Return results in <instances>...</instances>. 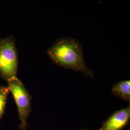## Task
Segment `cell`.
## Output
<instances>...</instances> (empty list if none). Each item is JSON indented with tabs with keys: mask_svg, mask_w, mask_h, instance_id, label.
I'll use <instances>...</instances> for the list:
<instances>
[{
	"mask_svg": "<svg viewBox=\"0 0 130 130\" xmlns=\"http://www.w3.org/2000/svg\"><path fill=\"white\" fill-rule=\"evenodd\" d=\"M50 59L55 64L63 68L83 73L93 78L94 73L86 65L84 50L79 41L69 37L56 40L46 51Z\"/></svg>",
	"mask_w": 130,
	"mask_h": 130,
	"instance_id": "cell-1",
	"label": "cell"
},
{
	"mask_svg": "<svg viewBox=\"0 0 130 130\" xmlns=\"http://www.w3.org/2000/svg\"><path fill=\"white\" fill-rule=\"evenodd\" d=\"M19 58L13 36L0 38V78L8 82L17 77Z\"/></svg>",
	"mask_w": 130,
	"mask_h": 130,
	"instance_id": "cell-2",
	"label": "cell"
},
{
	"mask_svg": "<svg viewBox=\"0 0 130 130\" xmlns=\"http://www.w3.org/2000/svg\"><path fill=\"white\" fill-rule=\"evenodd\" d=\"M7 82V87L12 93L18 108L20 121L19 130H26L28 117L31 111V96L23 83L17 77Z\"/></svg>",
	"mask_w": 130,
	"mask_h": 130,
	"instance_id": "cell-3",
	"label": "cell"
},
{
	"mask_svg": "<svg viewBox=\"0 0 130 130\" xmlns=\"http://www.w3.org/2000/svg\"><path fill=\"white\" fill-rule=\"evenodd\" d=\"M130 106L114 112L98 130H122L130 121Z\"/></svg>",
	"mask_w": 130,
	"mask_h": 130,
	"instance_id": "cell-4",
	"label": "cell"
},
{
	"mask_svg": "<svg viewBox=\"0 0 130 130\" xmlns=\"http://www.w3.org/2000/svg\"><path fill=\"white\" fill-rule=\"evenodd\" d=\"M111 92L114 95L130 103V80H122L114 84L112 86Z\"/></svg>",
	"mask_w": 130,
	"mask_h": 130,
	"instance_id": "cell-5",
	"label": "cell"
},
{
	"mask_svg": "<svg viewBox=\"0 0 130 130\" xmlns=\"http://www.w3.org/2000/svg\"><path fill=\"white\" fill-rule=\"evenodd\" d=\"M10 93L7 87L0 85V121L5 114L7 98Z\"/></svg>",
	"mask_w": 130,
	"mask_h": 130,
	"instance_id": "cell-6",
	"label": "cell"
}]
</instances>
